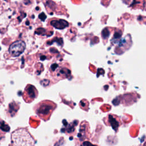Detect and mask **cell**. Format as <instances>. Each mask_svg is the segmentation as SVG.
<instances>
[{"instance_id":"cell-3","label":"cell","mask_w":146,"mask_h":146,"mask_svg":"<svg viewBox=\"0 0 146 146\" xmlns=\"http://www.w3.org/2000/svg\"><path fill=\"white\" fill-rule=\"evenodd\" d=\"M25 48L26 44L25 42L21 40H18L10 44L9 48V52L11 56L17 57L22 54L25 51Z\"/></svg>"},{"instance_id":"cell-11","label":"cell","mask_w":146,"mask_h":146,"mask_svg":"<svg viewBox=\"0 0 146 146\" xmlns=\"http://www.w3.org/2000/svg\"><path fill=\"white\" fill-rule=\"evenodd\" d=\"M110 35V31L108 30H107V28L104 29L103 30L102 32V36L103 38V39H107Z\"/></svg>"},{"instance_id":"cell-13","label":"cell","mask_w":146,"mask_h":146,"mask_svg":"<svg viewBox=\"0 0 146 146\" xmlns=\"http://www.w3.org/2000/svg\"><path fill=\"white\" fill-rule=\"evenodd\" d=\"M83 145H84V146H96V145H94L91 144L90 143H89V142H88V141L84 142V143H83Z\"/></svg>"},{"instance_id":"cell-9","label":"cell","mask_w":146,"mask_h":146,"mask_svg":"<svg viewBox=\"0 0 146 146\" xmlns=\"http://www.w3.org/2000/svg\"><path fill=\"white\" fill-rule=\"evenodd\" d=\"M84 121L80 125V133L78 135L80 137H83L82 139H84V136L86 135L87 132H89V131H87V125H88V123L86 122V123H84Z\"/></svg>"},{"instance_id":"cell-7","label":"cell","mask_w":146,"mask_h":146,"mask_svg":"<svg viewBox=\"0 0 146 146\" xmlns=\"http://www.w3.org/2000/svg\"><path fill=\"white\" fill-rule=\"evenodd\" d=\"M50 25L56 29L62 30L69 26L67 21L62 19H53L50 21Z\"/></svg>"},{"instance_id":"cell-6","label":"cell","mask_w":146,"mask_h":146,"mask_svg":"<svg viewBox=\"0 0 146 146\" xmlns=\"http://www.w3.org/2000/svg\"><path fill=\"white\" fill-rule=\"evenodd\" d=\"M104 121L105 122L106 125L111 126L116 132L117 131V128L120 125V123L117 119V117L115 115H113L112 114H109L104 119Z\"/></svg>"},{"instance_id":"cell-1","label":"cell","mask_w":146,"mask_h":146,"mask_svg":"<svg viewBox=\"0 0 146 146\" xmlns=\"http://www.w3.org/2000/svg\"><path fill=\"white\" fill-rule=\"evenodd\" d=\"M13 146H34L35 141L26 128H18L11 133Z\"/></svg>"},{"instance_id":"cell-8","label":"cell","mask_w":146,"mask_h":146,"mask_svg":"<svg viewBox=\"0 0 146 146\" xmlns=\"http://www.w3.org/2000/svg\"><path fill=\"white\" fill-rule=\"evenodd\" d=\"M19 109V106L15 103V102H13L10 104H9L8 108V114L10 117H13L15 116Z\"/></svg>"},{"instance_id":"cell-5","label":"cell","mask_w":146,"mask_h":146,"mask_svg":"<svg viewBox=\"0 0 146 146\" xmlns=\"http://www.w3.org/2000/svg\"><path fill=\"white\" fill-rule=\"evenodd\" d=\"M51 71L55 72L56 71L57 75L58 76H62L63 78H66L70 74V70L66 67H60L59 64L54 63L51 65Z\"/></svg>"},{"instance_id":"cell-4","label":"cell","mask_w":146,"mask_h":146,"mask_svg":"<svg viewBox=\"0 0 146 146\" xmlns=\"http://www.w3.org/2000/svg\"><path fill=\"white\" fill-rule=\"evenodd\" d=\"M38 96V91L36 88L31 84L26 86L23 94V98L27 103H30L33 101Z\"/></svg>"},{"instance_id":"cell-12","label":"cell","mask_w":146,"mask_h":146,"mask_svg":"<svg viewBox=\"0 0 146 146\" xmlns=\"http://www.w3.org/2000/svg\"><path fill=\"white\" fill-rule=\"evenodd\" d=\"M1 129H2L3 131L5 132H8L10 130V127L4 121H2L1 123Z\"/></svg>"},{"instance_id":"cell-2","label":"cell","mask_w":146,"mask_h":146,"mask_svg":"<svg viewBox=\"0 0 146 146\" xmlns=\"http://www.w3.org/2000/svg\"><path fill=\"white\" fill-rule=\"evenodd\" d=\"M56 107V104L52 102L50 100H43L36 104L34 107V110L40 119L46 121L49 119L52 112Z\"/></svg>"},{"instance_id":"cell-10","label":"cell","mask_w":146,"mask_h":146,"mask_svg":"<svg viewBox=\"0 0 146 146\" xmlns=\"http://www.w3.org/2000/svg\"><path fill=\"white\" fill-rule=\"evenodd\" d=\"M79 106L81 108L85 111H88V102L87 100L83 99L79 103Z\"/></svg>"}]
</instances>
